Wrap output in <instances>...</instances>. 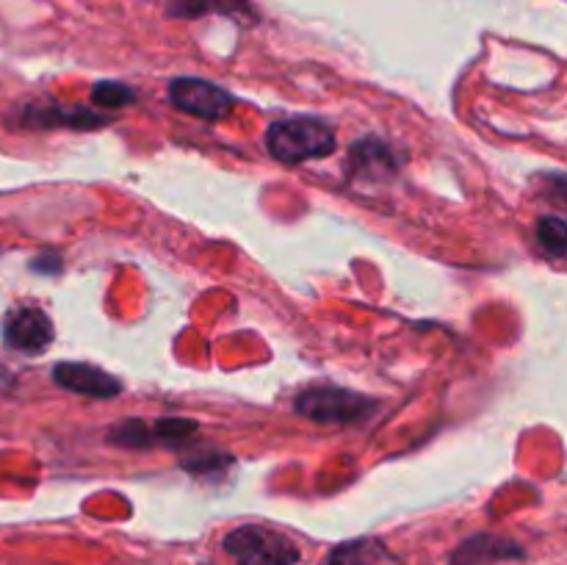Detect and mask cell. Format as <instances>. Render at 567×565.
<instances>
[{
  "label": "cell",
  "mask_w": 567,
  "mask_h": 565,
  "mask_svg": "<svg viewBox=\"0 0 567 565\" xmlns=\"http://www.w3.org/2000/svg\"><path fill=\"white\" fill-rule=\"evenodd\" d=\"M266 147L282 164H302L330 155L336 150V131L319 116H286L269 125Z\"/></svg>",
  "instance_id": "6da1fadb"
},
{
  "label": "cell",
  "mask_w": 567,
  "mask_h": 565,
  "mask_svg": "<svg viewBox=\"0 0 567 565\" xmlns=\"http://www.w3.org/2000/svg\"><path fill=\"white\" fill-rule=\"evenodd\" d=\"M225 552L236 565H297L299 548L282 532L244 524L225 535Z\"/></svg>",
  "instance_id": "7a4b0ae2"
},
{
  "label": "cell",
  "mask_w": 567,
  "mask_h": 565,
  "mask_svg": "<svg viewBox=\"0 0 567 565\" xmlns=\"http://www.w3.org/2000/svg\"><path fill=\"white\" fill-rule=\"evenodd\" d=\"M293 408H297L299 415L319 421V424H352V421L365 419L377 408V402L354 391H347V388L319 386L299 393Z\"/></svg>",
  "instance_id": "3957f363"
},
{
  "label": "cell",
  "mask_w": 567,
  "mask_h": 565,
  "mask_svg": "<svg viewBox=\"0 0 567 565\" xmlns=\"http://www.w3.org/2000/svg\"><path fill=\"white\" fill-rule=\"evenodd\" d=\"M169 103L183 114H192L205 122H219L230 114L233 94L205 78H175L169 83Z\"/></svg>",
  "instance_id": "277c9868"
},
{
  "label": "cell",
  "mask_w": 567,
  "mask_h": 565,
  "mask_svg": "<svg viewBox=\"0 0 567 565\" xmlns=\"http://www.w3.org/2000/svg\"><path fill=\"white\" fill-rule=\"evenodd\" d=\"M3 338L17 352H42L53 341V321L48 319L44 310L25 305V308H17L6 316Z\"/></svg>",
  "instance_id": "5b68a950"
},
{
  "label": "cell",
  "mask_w": 567,
  "mask_h": 565,
  "mask_svg": "<svg viewBox=\"0 0 567 565\" xmlns=\"http://www.w3.org/2000/svg\"><path fill=\"white\" fill-rule=\"evenodd\" d=\"M53 380L66 391L94 399H114L122 391V382L114 374L92 363H78V360H66V363L55 366Z\"/></svg>",
  "instance_id": "8992f818"
},
{
  "label": "cell",
  "mask_w": 567,
  "mask_h": 565,
  "mask_svg": "<svg viewBox=\"0 0 567 565\" xmlns=\"http://www.w3.org/2000/svg\"><path fill=\"white\" fill-rule=\"evenodd\" d=\"M349 172L358 181L380 183L396 172V155L380 138H363V142L352 144V153H349Z\"/></svg>",
  "instance_id": "52a82bcc"
},
{
  "label": "cell",
  "mask_w": 567,
  "mask_h": 565,
  "mask_svg": "<svg viewBox=\"0 0 567 565\" xmlns=\"http://www.w3.org/2000/svg\"><path fill=\"white\" fill-rule=\"evenodd\" d=\"M504 557H520V548L515 543L502 541L493 535H476L465 541L463 546L454 552V565H476V563H491V559Z\"/></svg>",
  "instance_id": "ba28073f"
},
{
  "label": "cell",
  "mask_w": 567,
  "mask_h": 565,
  "mask_svg": "<svg viewBox=\"0 0 567 565\" xmlns=\"http://www.w3.org/2000/svg\"><path fill=\"white\" fill-rule=\"evenodd\" d=\"M393 557L377 541H354L336 548L330 565H391Z\"/></svg>",
  "instance_id": "9c48e42d"
},
{
  "label": "cell",
  "mask_w": 567,
  "mask_h": 565,
  "mask_svg": "<svg viewBox=\"0 0 567 565\" xmlns=\"http://www.w3.org/2000/svg\"><path fill=\"white\" fill-rule=\"evenodd\" d=\"M537 242L551 258H563L567 249V222L563 216H543L537 225Z\"/></svg>",
  "instance_id": "30bf717a"
},
{
  "label": "cell",
  "mask_w": 567,
  "mask_h": 565,
  "mask_svg": "<svg viewBox=\"0 0 567 565\" xmlns=\"http://www.w3.org/2000/svg\"><path fill=\"white\" fill-rule=\"evenodd\" d=\"M194 432H197V424L188 419H161L153 424V438L161 446H186L192 443Z\"/></svg>",
  "instance_id": "8fae6325"
},
{
  "label": "cell",
  "mask_w": 567,
  "mask_h": 565,
  "mask_svg": "<svg viewBox=\"0 0 567 565\" xmlns=\"http://www.w3.org/2000/svg\"><path fill=\"white\" fill-rule=\"evenodd\" d=\"M111 441L120 443V446H133V449L155 446L153 427H147L138 419H127L122 421V424H116L114 430H111Z\"/></svg>",
  "instance_id": "7c38bea8"
},
{
  "label": "cell",
  "mask_w": 567,
  "mask_h": 565,
  "mask_svg": "<svg viewBox=\"0 0 567 565\" xmlns=\"http://www.w3.org/2000/svg\"><path fill=\"white\" fill-rule=\"evenodd\" d=\"M94 105H103V109H122V105L133 103L136 100V92L125 83L116 81H103L92 89Z\"/></svg>",
  "instance_id": "4fadbf2b"
},
{
  "label": "cell",
  "mask_w": 567,
  "mask_h": 565,
  "mask_svg": "<svg viewBox=\"0 0 567 565\" xmlns=\"http://www.w3.org/2000/svg\"><path fill=\"white\" fill-rule=\"evenodd\" d=\"M33 269L50 271V275H53V271L61 269V258H59V255H50V253L39 255V258H33Z\"/></svg>",
  "instance_id": "5bb4252c"
}]
</instances>
